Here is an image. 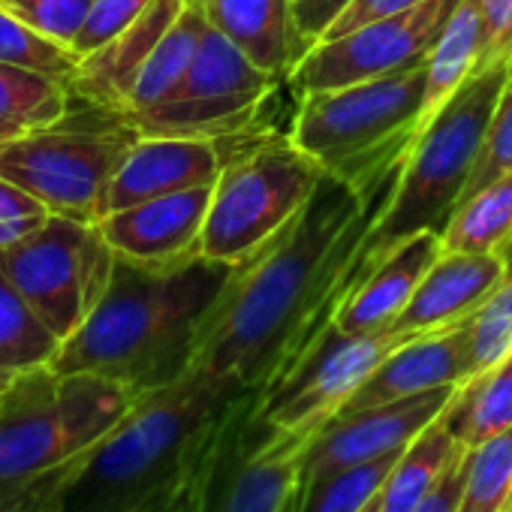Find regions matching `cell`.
Segmentation results:
<instances>
[{"mask_svg": "<svg viewBox=\"0 0 512 512\" xmlns=\"http://www.w3.org/2000/svg\"><path fill=\"white\" fill-rule=\"evenodd\" d=\"M413 133L353 181L323 172L305 208L232 263L193 368L266 392L314 350L347 296L383 260L368 238L398 193Z\"/></svg>", "mask_w": 512, "mask_h": 512, "instance_id": "6da1fadb", "label": "cell"}, {"mask_svg": "<svg viewBox=\"0 0 512 512\" xmlns=\"http://www.w3.org/2000/svg\"><path fill=\"white\" fill-rule=\"evenodd\" d=\"M247 392L190 368L142 392L103 440L0 512H175L193 497L226 416Z\"/></svg>", "mask_w": 512, "mask_h": 512, "instance_id": "7a4b0ae2", "label": "cell"}, {"mask_svg": "<svg viewBox=\"0 0 512 512\" xmlns=\"http://www.w3.org/2000/svg\"><path fill=\"white\" fill-rule=\"evenodd\" d=\"M229 275L232 263L202 253L169 263H139L115 253L103 299L61 344L52 368L97 374L139 395L175 383L193 368Z\"/></svg>", "mask_w": 512, "mask_h": 512, "instance_id": "3957f363", "label": "cell"}, {"mask_svg": "<svg viewBox=\"0 0 512 512\" xmlns=\"http://www.w3.org/2000/svg\"><path fill=\"white\" fill-rule=\"evenodd\" d=\"M139 392L52 365L13 377L0 395V506L103 440Z\"/></svg>", "mask_w": 512, "mask_h": 512, "instance_id": "277c9868", "label": "cell"}, {"mask_svg": "<svg viewBox=\"0 0 512 512\" xmlns=\"http://www.w3.org/2000/svg\"><path fill=\"white\" fill-rule=\"evenodd\" d=\"M506 76L509 61L473 73L434 118L416 127L398 193L368 238L374 250L386 256L416 232L443 235L479 163Z\"/></svg>", "mask_w": 512, "mask_h": 512, "instance_id": "5b68a950", "label": "cell"}, {"mask_svg": "<svg viewBox=\"0 0 512 512\" xmlns=\"http://www.w3.org/2000/svg\"><path fill=\"white\" fill-rule=\"evenodd\" d=\"M136 139L127 115L73 103L61 121L0 145V175L40 199L49 214L97 223Z\"/></svg>", "mask_w": 512, "mask_h": 512, "instance_id": "8992f818", "label": "cell"}, {"mask_svg": "<svg viewBox=\"0 0 512 512\" xmlns=\"http://www.w3.org/2000/svg\"><path fill=\"white\" fill-rule=\"evenodd\" d=\"M220 148L223 169L211 190L199 253L238 263L305 208L326 169L293 136L250 133L244 148H232V142H220Z\"/></svg>", "mask_w": 512, "mask_h": 512, "instance_id": "52a82bcc", "label": "cell"}, {"mask_svg": "<svg viewBox=\"0 0 512 512\" xmlns=\"http://www.w3.org/2000/svg\"><path fill=\"white\" fill-rule=\"evenodd\" d=\"M256 401L260 392H247L226 416L190 512H299L317 434L266 422Z\"/></svg>", "mask_w": 512, "mask_h": 512, "instance_id": "ba28073f", "label": "cell"}, {"mask_svg": "<svg viewBox=\"0 0 512 512\" xmlns=\"http://www.w3.org/2000/svg\"><path fill=\"white\" fill-rule=\"evenodd\" d=\"M425 64L302 97L293 142L326 172L353 181L422 118Z\"/></svg>", "mask_w": 512, "mask_h": 512, "instance_id": "9c48e42d", "label": "cell"}, {"mask_svg": "<svg viewBox=\"0 0 512 512\" xmlns=\"http://www.w3.org/2000/svg\"><path fill=\"white\" fill-rule=\"evenodd\" d=\"M0 266L64 344L103 299L115 250L100 223L49 214L40 229L0 253Z\"/></svg>", "mask_w": 512, "mask_h": 512, "instance_id": "30bf717a", "label": "cell"}, {"mask_svg": "<svg viewBox=\"0 0 512 512\" xmlns=\"http://www.w3.org/2000/svg\"><path fill=\"white\" fill-rule=\"evenodd\" d=\"M275 85V76L253 64L232 40L208 25L178 91L163 106L127 115V121L139 136L229 142L256 133V118Z\"/></svg>", "mask_w": 512, "mask_h": 512, "instance_id": "8fae6325", "label": "cell"}, {"mask_svg": "<svg viewBox=\"0 0 512 512\" xmlns=\"http://www.w3.org/2000/svg\"><path fill=\"white\" fill-rule=\"evenodd\" d=\"M458 4L461 0H422L401 16L371 22L338 40H323L293 70L290 85L299 97H308L422 67Z\"/></svg>", "mask_w": 512, "mask_h": 512, "instance_id": "7c38bea8", "label": "cell"}, {"mask_svg": "<svg viewBox=\"0 0 512 512\" xmlns=\"http://www.w3.org/2000/svg\"><path fill=\"white\" fill-rule=\"evenodd\" d=\"M401 344L404 341L389 329L374 335H344L329 326L314 350L281 383L260 392L256 413L284 431L317 434Z\"/></svg>", "mask_w": 512, "mask_h": 512, "instance_id": "4fadbf2b", "label": "cell"}, {"mask_svg": "<svg viewBox=\"0 0 512 512\" xmlns=\"http://www.w3.org/2000/svg\"><path fill=\"white\" fill-rule=\"evenodd\" d=\"M455 392L458 386H443L404 401L338 413L317 431L311 443L308 479L404 452L449 407Z\"/></svg>", "mask_w": 512, "mask_h": 512, "instance_id": "5bb4252c", "label": "cell"}, {"mask_svg": "<svg viewBox=\"0 0 512 512\" xmlns=\"http://www.w3.org/2000/svg\"><path fill=\"white\" fill-rule=\"evenodd\" d=\"M506 278L509 269L500 253L443 250L389 332L401 341H413L452 329L470 320Z\"/></svg>", "mask_w": 512, "mask_h": 512, "instance_id": "9a60e30c", "label": "cell"}, {"mask_svg": "<svg viewBox=\"0 0 512 512\" xmlns=\"http://www.w3.org/2000/svg\"><path fill=\"white\" fill-rule=\"evenodd\" d=\"M223 169V148L211 139L139 136L103 199V217L157 196L211 187Z\"/></svg>", "mask_w": 512, "mask_h": 512, "instance_id": "2e32d148", "label": "cell"}, {"mask_svg": "<svg viewBox=\"0 0 512 512\" xmlns=\"http://www.w3.org/2000/svg\"><path fill=\"white\" fill-rule=\"evenodd\" d=\"M470 377H473L470 320H464L452 329L419 335L395 347L374 368V374L353 392V398L341 407V413L404 401L443 386H461Z\"/></svg>", "mask_w": 512, "mask_h": 512, "instance_id": "e0dca14e", "label": "cell"}, {"mask_svg": "<svg viewBox=\"0 0 512 512\" xmlns=\"http://www.w3.org/2000/svg\"><path fill=\"white\" fill-rule=\"evenodd\" d=\"M211 187H193L157 196L100 217V232L118 256L139 263H169L199 253L202 226L211 205Z\"/></svg>", "mask_w": 512, "mask_h": 512, "instance_id": "ac0fdd59", "label": "cell"}, {"mask_svg": "<svg viewBox=\"0 0 512 512\" xmlns=\"http://www.w3.org/2000/svg\"><path fill=\"white\" fill-rule=\"evenodd\" d=\"M184 7L187 0H151L148 10L130 28H124L97 52L79 58V67L67 82L73 103L124 115L136 76L142 73L157 43L166 37V31L178 22Z\"/></svg>", "mask_w": 512, "mask_h": 512, "instance_id": "d6986e66", "label": "cell"}, {"mask_svg": "<svg viewBox=\"0 0 512 512\" xmlns=\"http://www.w3.org/2000/svg\"><path fill=\"white\" fill-rule=\"evenodd\" d=\"M440 253V232H416L395 244L374 266V272L347 296L335 317V329L344 335H374L392 329L428 269L440 260Z\"/></svg>", "mask_w": 512, "mask_h": 512, "instance_id": "ffe728a7", "label": "cell"}, {"mask_svg": "<svg viewBox=\"0 0 512 512\" xmlns=\"http://www.w3.org/2000/svg\"><path fill=\"white\" fill-rule=\"evenodd\" d=\"M205 22L232 40L253 64L278 82H290L293 70L311 52L302 37L293 0H193Z\"/></svg>", "mask_w": 512, "mask_h": 512, "instance_id": "44dd1931", "label": "cell"}, {"mask_svg": "<svg viewBox=\"0 0 512 512\" xmlns=\"http://www.w3.org/2000/svg\"><path fill=\"white\" fill-rule=\"evenodd\" d=\"M482 46H485V28H482L479 0H461L425 61V103H422V118L416 127L434 118L437 109L473 73H479Z\"/></svg>", "mask_w": 512, "mask_h": 512, "instance_id": "7402d4cb", "label": "cell"}, {"mask_svg": "<svg viewBox=\"0 0 512 512\" xmlns=\"http://www.w3.org/2000/svg\"><path fill=\"white\" fill-rule=\"evenodd\" d=\"M464 455L467 449L455 440V434L446 425V416L440 413L395 461L380 491V509L413 512Z\"/></svg>", "mask_w": 512, "mask_h": 512, "instance_id": "603a6c76", "label": "cell"}, {"mask_svg": "<svg viewBox=\"0 0 512 512\" xmlns=\"http://www.w3.org/2000/svg\"><path fill=\"white\" fill-rule=\"evenodd\" d=\"M205 28H208V22H205L202 10L193 4V0H187V7L178 16V22L166 31V37L157 43V49L145 61L142 73L136 76V85L127 97L124 115L151 112V109L163 106L178 91V85L184 82V76L196 58Z\"/></svg>", "mask_w": 512, "mask_h": 512, "instance_id": "cb8c5ba5", "label": "cell"}, {"mask_svg": "<svg viewBox=\"0 0 512 512\" xmlns=\"http://www.w3.org/2000/svg\"><path fill=\"white\" fill-rule=\"evenodd\" d=\"M443 416L464 449H476L512 428V356L461 383Z\"/></svg>", "mask_w": 512, "mask_h": 512, "instance_id": "d4e9b609", "label": "cell"}, {"mask_svg": "<svg viewBox=\"0 0 512 512\" xmlns=\"http://www.w3.org/2000/svg\"><path fill=\"white\" fill-rule=\"evenodd\" d=\"M61 338L37 317L0 266V377L13 380L25 371L52 365Z\"/></svg>", "mask_w": 512, "mask_h": 512, "instance_id": "484cf974", "label": "cell"}, {"mask_svg": "<svg viewBox=\"0 0 512 512\" xmlns=\"http://www.w3.org/2000/svg\"><path fill=\"white\" fill-rule=\"evenodd\" d=\"M512 241V172L458 205L443 229V250L500 253Z\"/></svg>", "mask_w": 512, "mask_h": 512, "instance_id": "4316f807", "label": "cell"}, {"mask_svg": "<svg viewBox=\"0 0 512 512\" xmlns=\"http://www.w3.org/2000/svg\"><path fill=\"white\" fill-rule=\"evenodd\" d=\"M73 109L70 85L58 76L0 64V118L25 130H37L61 121Z\"/></svg>", "mask_w": 512, "mask_h": 512, "instance_id": "83f0119b", "label": "cell"}, {"mask_svg": "<svg viewBox=\"0 0 512 512\" xmlns=\"http://www.w3.org/2000/svg\"><path fill=\"white\" fill-rule=\"evenodd\" d=\"M512 509V428L467 449L464 488L458 512H509Z\"/></svg>", "mask_w": 512, "mask_h": 512, "instance_id": "f1b7e54d", "label": "cell"}, {"mask_svg": "<svg viewBox=\"0 0 512 512\" xmlns=\"http://www.w3.org/2000/svg\"><path fill=\"white\" fill-rule=\"evenodd\" d=\"M398 455L353 464L335 473L311 476L299 512H365L383 491Z\"/></svg>", "mask_w": 512, "mask_h": 512, "instance_id": "f546056e", "label": "cell"}, {"mask_svg": "<svg viewBox=\"0 0 512 512\" xmlns=\"http://www.w3.org/2000/svg\"><path fill=\"white\" fill-rule=\"evenodd\" d=\"M0 64L40 70V73L70 82L79 67V58L67 46L52 43L49 37L28 28L22 19H16L4 4H0Z\"/></svg>", "mask_w": 512, "mask_h": 512, "instance_id": "4dcf8cb0", "label": "cell"}, {"mask_svg": "<svg viewBox=\"0 0 512 512\" xmlns=\"http://www.w3.org/2000/svg\"><path fill=\"white\" fill-rule=\"evenodd\" d=\"M512 356V275L470 317V362L473 377L497 368Z\"/></svg>", "mask_w": 512, "mask_h": 512, "instance_id": "1f68e13d", "label": "cell"}, {"mask_svg": "<svg viewBox=\"0 0 512 512\" xmlns=\"http://www.w3.org/2000/svg\"><path fill=\"white\" fill-rule=\"evenodd\" d=\"M506 172H512V61H509L506 85L500 91V100H497L491 124H488V136H485L479 163L470 175V184H467L461 202L470 199L473 193H479L482 187H488L491 181L503 178Z\"/></svg>", "mask_w": 512, "mask_h": 512, "instance_id": "d6a6232c", "label": "cell"}, {"mask_svg": "<svg viewBox=\"0 0 512 512\" xmlns=\"http://www.w3.org/2000/svg\"><path fill=\"white\" fill-rule=\"evenodd\" d=\"M16 19H22L37 34L61 43L73 52V43L88 19L91 0H0Z\"/></svg>", "mask_w": 512, "mask_h": 512, "instance_id": "836d02e7", "label": "cell"}, {"mask_svg": "<svg viewBox=\"0 0 512 512\" xmlns=\"http://www.w3.org/2000/svg\"><path fill=\"white\" fill-rule=\"evenodd\" d=\"M148 4L151 0H91L88 19L73 43V55L85 58L100 46H106L112 37H118L124 28L136 22L148 10Z\"/></svg>", "mask_w": 512, "mask_h": 512, "instance_id": "e575fe53", "label": "cell"}, {"mask_svg": "<svg viewBox=\"0 0 512 512\" xmlns=\"http://www.w3.org/2000/svg\"><path fill=\"white\" fill-rule=\"evenodd\" d=\"M49 220V208L19 184L0 175V253L28 238Z\"/></svg>", "mask_w": 512, "mask_h": 512, "instance_id": "d590c367", "label": "cell"}, {"mask_svg": "<svg viewBox=\"0 0 512 512\" xmlns=\"http://www.w3.org/2000/svg\"><path fill=\"white\" fill-rule=\"evenodd\" d=\"M485 46H482V67L512 61V0H479Z\"/></svg>", "mask_w": 512, "mask_h": 512, "instance_id": "8d00e7d4", "label": "cell"}, {"mask_svg": "<svg viewBox=\"0 0 512 512\" xmlns=\"http://www.w3.org/2000/svg\"><path fill=\"white\" fill-rule=\"evenodd\" d=\"M422 0H350V7L335 19V25L329 28V34L323 40H338L344 34H353L371 22H383L392 16H401L413 7H419ZM320 40V43H323Z\"/></svg>", "mask_w": 512, "mask_h": 512, "instance_id": "74e56055", "label": "cell"}, {"mask_svg": "<svg viewBox=\"0 0 512 512\" xmlns=\"http://www.w3.org/2000/svg\"><path fill=\"white\" fill-rule=\"evenodd\" d=\"M347 7H350V0H293V16H296L302 37L311 46H317Z\"/></svg>", "mask_w": 512, "mask_h": 512, "instance_id": "f35d334b", "label": "cell"}, {"mask_svg": "<svg viewBox=\"0 0 512 512\" xmlns=\"http://www.w3.org/2000/svg\"><path fill=\"white\" fill-rule=\"evenodd\" d=\"M464 458L440 479V485L413 512H458V500H461V488H464Z\"/></svg>", "mask_w": 512, "mask_h": 512, "instance_id": "ab89813d", "label": "cell"}, {"mask_svg": "<svg viewBox=\"0 0 512 512\" xmlns=\"http://www.w3.org/2000/svg\"><path fill=\"white\" fill-rule=\"evenodd\" d=\"M25 133H28L25 127L13 124V121H7V118H0V145H4V142H13V139H19V136H25Z\"/></svg>", "mask_w": 512, "mask_h": 512, "instance_id": "60d3db41", "label": "cell"}, {"mask_svg": "<svg viewBox=\"0 0 512 512\" xmlns=\"http://www.w3.org/2000/svg\"><path fill=\"white\" fill-rule=\"evenodd\" d=\"M365 512H383V509H380V497H377V500H374V503H371V506H368Z\"/></svg>", "mask_w": 512, "mask_h": 512, "instance_id": "b9f144b4", "label": "cell"}, {"mask_svg": "<svg viewBox=\"0 0 512 512\" xmlns=\"http://www.w3.org/2000/svg\"><path fill=\"white\" fill-rule=\"evenodd\" d=\"M190 509H193V497H190V500H187V503H184V506H178V509H175V512H190Z\"/></svg>", "mask_w": 512, "mask_h": 512, "instance_id": "7bdbcfd3", "label": "cell"}, {"mask_svg": "<svg viewBox=\"0 0 512 512\" xmlns=\"http://www.w3.org/2000/svg\"><path fill=\"white\" fill-rule=\"evenodd\" d=\"M7 383H10V380H4V377H0V395H4V389H7Z\"/></svg>", "mask_w": 512, "mask_h": 512, "instance_id": "ee69618b", "label": "cell"}, {"mask_svg": "<svg viewBox=\"0 0 512 512\" xmlns=\"http://www.w3.org/2000/svg\"><path fill=\"white\" fill-rule=\"evenodd\" d=\"M509 512H512V509H509Z\"/></svg>", "mask_w": 512, "mask_h": 512, "instance_id": "f6af8a7d", "label": "cell"}]
</instances>
